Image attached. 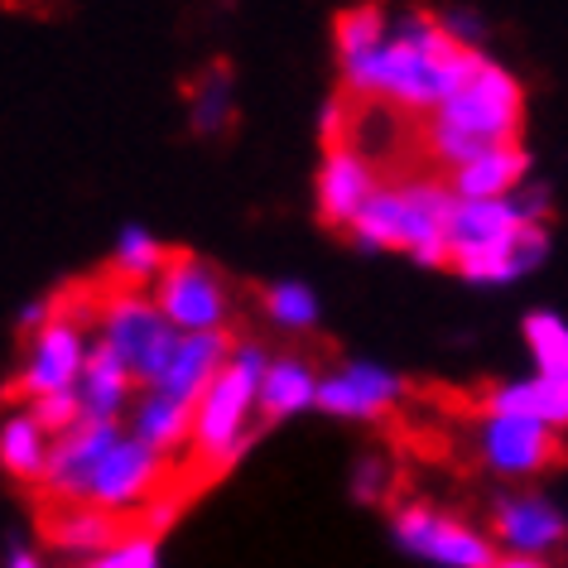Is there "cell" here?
Wrapping results in <instances>:
<instances>
[{"mask_svg": "<svg viewBox=\"0 0 568 568\" xmlns=\"http://www.w3.org/2000/svg\"><path fill=\"white\" fill-rule=\"evenodd\" d=\"M44 539L53 549H68V554H97L125 545V539L145 535L140 530V516H116V510H97V506H44Z\"/></svg>", "mask_w": 568, "mask_h": 568, "instance_id": "obj_9", "label": "cell"}, {"mask_svg": "<svg viewBox=\"0 0 568 568\" xmlns=\"http://www.w3.org/2000/svg\"><path fill=\"white\" fill-rule=\"evenodd\" d=\"M395 535H400V545L415 549L419 559L444 564V568H491L496 564L491 539H481L477 530H467L463 520H453L434 506H419V501L395 510Z\"/></svg>", "mask_w": 568, "mask_h": 568, "instance_id": "obj_7", "label": "cell"}, {"mask_svg": "<svg viewBox=\"0 0 568 568\" xmlns=\"http://www.w3.org/2000/svg\"><path fill=\"white\" fill-rule=\"evenodd\" d=\"M265 352L241 343L226 362V372L212 381L207 395L197 400V419H193V438H189V477L203 487L212 473H222L226 463L241 453L246 444V419H251V405L261 400V381H265Z\"/></svg>", "mask_w": 568, "mask_h": 568, "instance_id": "obj_4", "label": "cell"}, {"mask_svg": "<svg viewBox=\"0 0 568 568\" xmlns=\"http://www.w3.org/2000/svg\"><path fill=\"white\" fill-rule=\"evenodd\" d=\"M549 236L545 222H530L520 203H467L458 197L448 212V265L463 280L506 284L539 265Z\"/></svg>", "mask_w": 568, "mask_h": 568, "instance_id": "obj_2", "label": "cell"}, {"mask_svg": "<svg viewBox=\"0 0 568 568\" xmlns=\"http://www.w3.org/2000/svg\"><path fill=\"white\" fill-rule=\"evenodd\" d=\"M400 381L381 366H343L337 376H323L318 386V405L328 415H347V419H376L400 400Z\"/></svg>", "mask_w": 568, "mask_h": 568, "instance_id": "obj_12", "label": "cell"}, {"mask_svg": "<svg viewBox=\"0 0 568 568\" xmlns=\"http://www.w3.org/2000/svg\"><path fill=\"white\" fill-rule=\"evenodd\" d=\"M193 419H197L193 405H179V400H169V395L150 390L145 400H140V409H135V438L169 458L183 438H193Z\"/></svg>", "mask_w": 568, "mask_h": 568, "instance_id": "obj_18", "label": "cell"}, {"mask_svg": "<svg viewBox=\"0 0 568 568\" xmlns=\"http://www.w3.org/2000/svg\"><path fill=\"white\" fill-rule=\"evenodd\" d=\"M154 304L164 308V318L174 323L183 337H193V333H222V318H226L222 275H217V270H207L189 251L169 255V265L160 270V280H154Z\"/></svg>", "mask_w": 568, "mask_h": 568, "instance_id": "obj_6", "label": "cell"}, {"mask_svg": "<svg viewBox=\"0 0 568 568\" xmlns=\"http://www.w3.org/2000/svg\"><path fill=\"white\" fill-rule=\"evenodd\" d=\"M487 415H516V419H535L549 429H568V381L554 376H535V381H516V386H491L481 395Z\"/></svg>", "mask_w": 568, "mask_h": 568, "instance_id": "obj_15", "label": "cell"}, {"mask_svg": "<svg viewBox=\"0 0 568 568\" xmlns=\"http://www.w3.org/2000/svg\"><path fill=\"white\" fill-rule=\"evenodd\" d=\"M97 323H102V343L125 362V372L145 386H160L183 343L179 328L164 318V308L140 284H125L106 270L97 280Z\"/></svg>", "mask_w": 568, "mask_h": 568, "instance_id": "obj_5", "label": "cell"}, {"mask_svg": "<svg viewBox=\"0 0 568 568\" xmlns=\"http://www.w3.org/2000/svg\"><path fill=\"white\" fill-rule=\"evenodd\" d=\"M453 189L438 179H405L381 189L352 222V236L372 251H409L424 265H448V212Z\"/></svg>", "mask_w": 568, "mask_h": 568, "instance_id": "obj_3", "label": "cell"}, {"mask_svg": "<svg viewBox=\"0 0 568 568\" xmlns=\"http://www.w3.org/2000/svg\"><path fill=\"white\" fill-rule=\"evenodd\" d=\"M491 530L501 545H510L516 554H545L564 539V516L539 496H506L491 510Z\"/></svg>", "mask_w": 568, "mask_h": 568, "instance_id": "obj_13", "label": "cell"}, {"mask_svg": "<svg viewBox=\"0 0 568 568\" xmlns=\"http://www.w3.org/2000/svg\"><path fill=\"white\" fill-rule=\"evenodd\" d=\"M376 189V164H366L357 150L337 145L318 169V217L328 226H352L366 212Z\"/></svg>", "mask_w": 568, "mask_h": 568, "instance_id": "obj_10", "label": "cell"}, {"mask_svg": "<svg viewBox=\"0 0 568 568\" xmlns=\"http://www.w3.org/2000/svg\"><path fill=\"white\" fill-rule=\"evenodd\" d=\"M78 568H160V545H154V535H135V539L97 554V559L78 564Z\"/></svg>", "mask_w": 568, "mask_h": 568, "instance_id": "obj_25", "label": "cell"}, {"mask_svg": "<svg viewBox=\"0 0 568 568\" xmlns=\"http://www.w3.org/2000/svg\"><path fill=\"white\" fill-rule=\"evenodd\" d=\"M525 169H530V154L520 145H496L487 154H477L473 164L453 169L448 189L453 197H467V203H506V193L525 183Z\"/></svg>", "mask_w": 568, "mask_h": 568, "instance_id": "obj_14", "label": "cell"}, {"mask_svg": "<svg viewBox=\"0 0 568 568\" xmlns=\"http://www.w3.org/2000/svg\"><path fill=\"white\" fill-rule=\"evenodd\" d=\"M10 568H39V559H34V554H16V559H10Z\"/></svg>", "mask_w": 568, "mask_h": 568, "instance_id": "obj_27", "label": "cell"}, {"mask_svg": "<svg viewBox=\"0 0 568 568\" xmlns=\"http://www.w3.org/2000/svg\"><path fill=\"white\" fill-rule=\"evenodd\" d=\"M525 343H530V357L539 366V376L568 381V323L549 308H535L525 318Z\"/></svg>", "mask_w": 568, "mask_h": 568, "instance_id": "obj_21", "label": "cell"}, {"mask_svg": "<svg viewBox=\"0 0 568 568\" xmlns=\"http://www.w3.org/2000/svg\"><path fill=\"white\" fill-rule=\"evenodd\" d=\"M477 453L487 467H496V473L530 477V473H545L549 463L564 458V438L554 434L549 424H535V419L487 415L477 429Z\"/></svg>", "mask_w": 568, "mask_h": 568, "instance_id": "obj_8", "label": "cell"}, {"mask_svg": "<svg viewBox=\"0 0 568 568\" xmlns=\"http://www.w3.org/2000/svg\"><path fill=\"white\" fill-rule=\"evenodd\" d=\"M169 255H174V251H164L150 232H135V226H131V232L116 241V261H111V275L125 280V284L160 280V270L169 265Z\"/></svg>", "mask_w": 568, "mask_h": 568, "instance_id": "obj_22", "label": "cell"}, {"mask_svg": "<svg viewBox=\"0 0 568 568\" xmlns=\"http://www.w3.org/2000/svg\"><path fill=\"white\" fill-rule=\"evenodd\" d=\"M386 16H381L376 6H357V10H343V16L333 20V39H337V59L343 68H357L366 63L372 53L386 44Z\"/></svg>", "mask_w": 568, "mask_h": 568, "instance_id": "obj_20", "label": "cell"}, {"mask_svg": "<svg viewBox=\"0 0 568 568\" xmlns=\"http://www.w3.org/2000/svg\"><path fill=\"white\" fill-rule=\"evenodd\" d=\"M487 63L453 24L434 16H409L395 24L372 59L357 68H343L347 97H372V102H390L405 116H434L453 92L463 88L477 68Z\"/></svg>", "mask_w": 568, "mask_h": 568, "instance_id": "obj_1", "label": "cell"}, {"mask_svg": "<svg viewBox=\"0 0 568 568\" xmlns=\"http://www.w3.org/2000/svg\"><path fill=\"white\" fill-rule=\"evenodd\" d=\"M491 568H549V564H539V559H530V554H506V559H496Z\"/></svg>", "mask_w": 568, "mask_h": 568, "instance_id": "obj_26", "label": "cell"}, {"mask_svg": "<svg viewBox=\"0 0 568 568\" xmlns=\"http://www.w3.org/2000/svg\"><path fill=\"white\" fill-rule=\"evenodd\" d=\"M232 121V92H226V68H207L203 88L193 92V125L197 131H226Z\"/></svg>", "mask_w": 568, "mask_h": 568, "instance_id": "obj_23", "label": "cell"}, {"mask_svg": "<svg viewBox=\"0 0 568 568\" xmlns=\"http://www.w3.org/2000/svg\"><path fill=\"white\" fill-rule=\"evenodd\" d=\"M131 386L135 376L125 372V362L111 352L106 343H97L88 352V372L78 381V400H82V419H102V424H116V415L131 400Z\"/></svg>", "mask_w": 568, "mask_h": 568, "instance_id": "obj_16", "label": "cell"}, {"mask_svg": "<svg viewBox=\"0 0 568 568\" xmlns=\"http://www.w3.org/2000/svg\"><path fill=\"white\" fill-rule=\"evenodd\" d=\"M265 314L275 318L280 328H314L318 304L304 284H275V290H265Z\"/></svg>", "mask_w": 568, "mask_h": 568, "instance_id": "obj_24", "label": "cell"}, {"mask_svg": "<svg viewBox=\"0 0 568 568\" xmlns=\"http://www.w3.org/2000/svg\"><path fill=\"white\" fill-rule=\"evenodd\" d=\"M232 337L226 333H193V337H183L179 352H174V362H169V372L160 386H150V390H160L169 395V400H179V405H193L207 395V386L226 372V362H232Z\"/></svg>", "mask_w": 568, "mask_h": 568, "instance_id": "obj_11", "label": "cell"}, {"mask_svg": "<svg viewBox=\"0 0 568 568\" xmlns=\"http://www.w3.org/2000/svg\"><path fill=\"white\" fill-rule=\"evenodd\" d=\"M49 458H53V448L44 444V429L34 424V415L6 419V434H0V463H6L10 477H24V481L39 477L44 481Z\"/></svg>", "mask_w": 568, "mask_h": 568, "instance_id": "obj_19", "label": "cell"}, {"mask_svg": "<svg viewBox=\"0 0 568 568\" xmlns=\"http://www.w3.org/2000/svg\"><path fill=\"white\" fill-rule=\"evenodd\" d=\"M318 386H323V381L314 376L308 357H280V362H270V372L261 381V415L265 419L300 415V409L318 405Z\"/></svg>", "mask_w": 568, "mask_h": 568, "instance_id": "obj_17", "label": "cell"}]
</instances>
